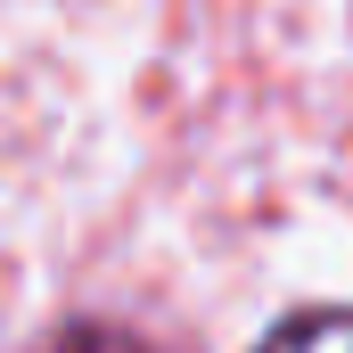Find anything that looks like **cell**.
<instances>
[{
	"label": "cell",
	"mask_w": 353,
	"mask_h": 353,
	"mask_svg": "<svg viewBox=\"0 0 353 353\" xmlns=\"http://www.w3.org/2000/svg\"><path fill=\"white\" fill-rule=\"evenodd\" d=\"M255 353H353V304H304L279 329H263Z\"/></svg>",
	"instance_id": "1"
},
{
	"label": "cell",
	"mask_w": 353,
	"mask_h": 353,
	"mask_svg": "<svg viewBox=\"0 0 353 353\" xmlns=\"http://www.w3.org/2000/svg\"><path fill=\"white\" fill-rule=\"evenodd\" d=\"M41 353H157V345L140 329H123V321H66Z\"/></svg>",
	"instance_id": "2"
}]
</instances>
